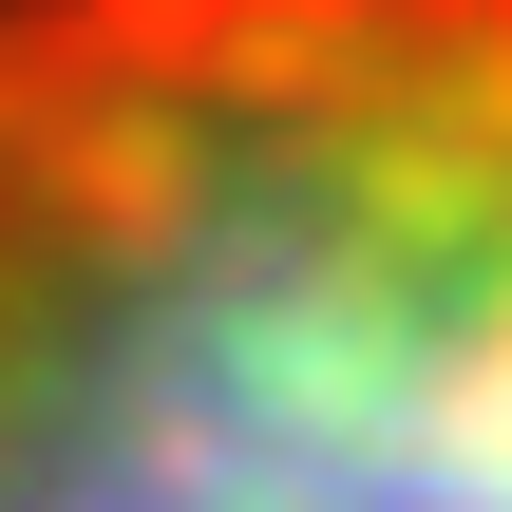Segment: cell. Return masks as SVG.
<instances>
[{
  "label": "cell",
  "instance_id": "cell-1",
  "mask_svg": "<svg viewBox=\"0 0 512 512\" xmlns=\"http://www.w3.org/2000/svg\"><path fill=\"white\" fill-rule=\"evenodd\" d=\"M0 512H512V0H0Z\"/></svg>",
  "mask_w": 512,
  "mask_h": 512
}]
</instances>
